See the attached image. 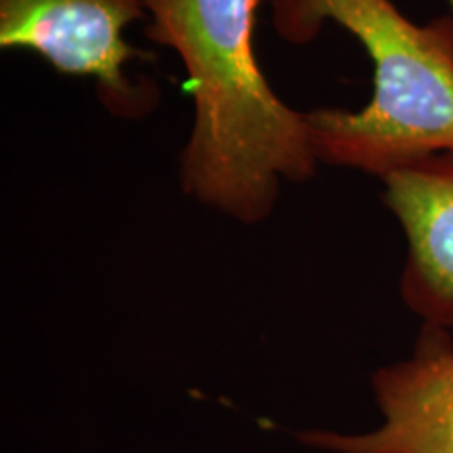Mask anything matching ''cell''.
<instances>
[{
  "label": "cell",
  "instance_id": "6da1fadb",
  "mask_svg": "<svg viewBox=\"0 0 453 453\" xmlns=\"http://www.w3.org/2000/svg\"><path fill=\"white\" fill-rule=\"evenodd\" d=\"M147 38L179 55L194 97L180 156L189 197L240 223L273 212L281 183L315 177L304 111L269 87L254 55L258 0H143Z\"/></svg>",
  "mask_w": 453,
  "mask_h": 453
},
{
  "label": "cell",
  "instance_id": "7a4b0ae2",
  "mask_svg": "<svg viewBox=\"0 0 453 453\" xmlns=\"http://www.w3.org/2000/svg\"><path fill=\"white\" fill-rule=\"evenodd\" d=\"M275 27L307 42L326 21L353 34L373 67V90L357 111H304L319 164L393 170L453 151V17L416 24L393 0H273Z\"/></svg>",
  "mask_w": 453,
  "mask_h": 453
},
{
  "label": "cell",
  "instance_id": "3957f363",
  "mask_svg": "<svg viewBox=\"0 0 453 453\" xmlns=\"http://www.w3.org/2000/svg\"><path fill=\"white\" fill-rule=\"evenodd\" d=\"M143 15V0H0V47L34 50L57 72L93 78L107 110L139 116L147 95L128 81L134 50L124 32Z\"/></svg>",
  "mask_w": 453,
  "mask_h": 453
},
{
  "label": "cell",
  "instance_id": "277c9868",
  "mask_svg": "<svg viewBox=\"0 0 453 453\" xmlns=\"http://www.w3.org/2000/svg\"><path fill=\"white\" fill-rule=\"evenodd\" d=\"M384 424L367 434L304 433L300 441L338 453H453V340L422 326L410 359L373 373Z\"/></svg>",
  "mask_w": 453,
  "mask_h": 453
},
{
  "label": "cell",
  "instance_id": "5b68a950",
  "mask_svg": "<svg viewBox=\"0 0 453 453\" xmlns=\"http://www.w3.org/2000/svg\"><path fill=\"white\" fill-rule=\"evenodd\" d=\"M384 203L403 226L401 296L424 326L453 327V151L428 156L382 179Z\"/></svg>",
  "mask_w": 453,
  "mask_h": 453
},
{
  "label": "cell",
  "instance_id": "8992f818",
  "mask_svg": "<svg viewBox=\"0 0 453 453\" xmlns=\"http://www.w3.org/2000/svg\"><path fill=\"white\" fill-rule=\"evenodd\" d=\"M449 3H451V7H453V0H449Z\"/></svg>",
  "mask_w": 453,
  "mask_h": 453
}]
</instances>
